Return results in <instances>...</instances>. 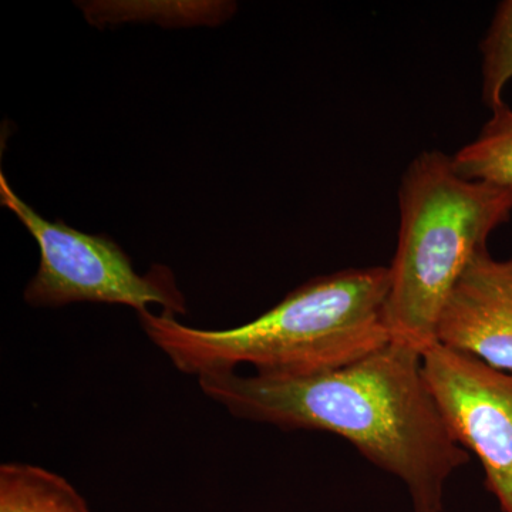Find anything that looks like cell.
Instances as JSON below:
<instances>
[{
	"label": "cell",
	"mask_w": 512,
	"mask_h": 512,
	"mask_svg": "<svg viewBox=\"0 0 512 512\" xmlns=\"http://www.w3.org/2000/svg\"><path fill=\"white\" fill-rule=\"evenodd\" d=\"M198 383L237 419L348 440L406 485L414 512H443L448 478L471 460L431 393L423 353L400 343L318 375L225 372L198 377Z\"/></svg>",
	"instance_id": "cell-1"
},
{
	"label": "cell",
	"mask_w": 512,
	"mask_h": 512,
	"mask_svg": "<svg viewBox=\"0 0 512 512\" xmlns=\"http://www.w3.org/2000/svg\"><path fill=\"white\" fill-rule=\"evenodd\" d=\"M389 266L318 276L259 318L231 329L185 326L167 313H138L151 343L185 375L254 367L255 375L309 376L352 365L390 339Z\"/></svg>",
	"instance_id": "cell-2"
},
{
	"label": "cell",
	"mask_w": 512,
	"mask_h": 512,
	"mask_svg": "<svg viewBox=\"0 0 512 512\" xmlns=\"http://www.w3.org/2000/svg\"><path fill=\"white\" fill-rule=\"evenodd\" d=\"M400 229L390 271V339L424 353L436 345L440 313L471 259L510 220L512 187L468 180L453 157L424 151L399 190Z\"/></svg>",
	"instance_id": "cell-3"
},
{
	"label": "cell",
	"mask_w": 512,
	"mask_h": 512,
	"mask_svg": "<svg viewBox=\"0 0 512 512\" xmlns=\"http://www.w3.org/2000/svg\"><path fill=\"white\" fill-rule=\"evenodd\" d=\"M0 202L39 247V269L23 292L28 305L62 308L72 303H104L128 306L137 313L158 305L174 318L187 313L184 295L167 266L137 274L130 256L113 239L45 220L12 190L3 173Z\"/></svg>",
	"instance_id": "cell-4"
},
{
	"label": "cell",
	"mask_w": 512,
	"mask_h": 512,
	"mask_svg": "<svg viewBox=\"0 0 512 512\" xmlns=\"http://www.w3.org/2000/svg\"><path fill=\"white\" fill-rule=\"evenodd\" d=\"M423 367L454 439L480 461L501 511L512 512V373L439 343L423 353Z\"/></svg>",
	"instance_id": "cell-5"
},
{
	"label": "cell",
	"mask_w": 512,
	"mask_h": 512,
	"mask_svg": "<svg viewBox=\"0 0 512 512\" xmlns=\"http://www.w3.org/2000/svg\"><path fill=\"white\" fill-rule=\"evenodd\" d=\"M436 340L512 373V256L478 252L458 279L440 313Z\"/></svg>",
	"instance_id": "cell-6"
},
{
	"label": "cell",
	"mask_w": 512,
	"mask_h": 512,
	"mask_svg": "<svg viewBox=\"0 0 512 512\" xmlns=\"http://www.w3.org/2000/svg\"><path fill=\"white\" fill-rule=\"evenodd\" d=\"M0 512H92L66 478L29 463L0 466Z\"/></svg>",
	"instance_id": "cell-7"
},
{
	"label": "cell",
	"mask_w": 512,
	"mask_h": 512,
	"mask_svg": "<svg viewBox=\"0 0 512 512\" xmlns=\"http://www.w3.org/2000/svg\"><path fill=\"white\" fill-rule=\"evenodd\" d=\"M84 16L94 26L104 28L124 22H154L168 28L217 26L234 16L237 5L221 0L204 2H84Z\"/></svg>",
	"instance_id": "cell-8"
},
{
	"label": "cell",
	"mask_w": 512,
	"mask_h": 512,
	"mask_svg": "<svg viewBox=\"0 0 512 512\" xmlns=\"http://www.w3.org/2000/svg\"><path fill=\"white\" fill-rule=\"evenodd\" d=\"M458 174L468 180L512 187V109L501 106L480 134L453 156Z\"/></svg>",
	"instance_id": "cell-9"
},
{
	"label": "cell",
	"mask_w": 512,
	"mask_h": 512,
	"mask_svg": "<svg viewBox=\"0 0 512 512\" xmlns=\"http://www.w3.org/2000/svg\"><path fill=\"white\" fill-rule=\"evenodd\" d=\"M481 79L485 106L491 111L504 106V87L512 80V0L498 3L481 42Z\"/></svg>",
	"instance_id": "cell-10"
}]
</instances>
